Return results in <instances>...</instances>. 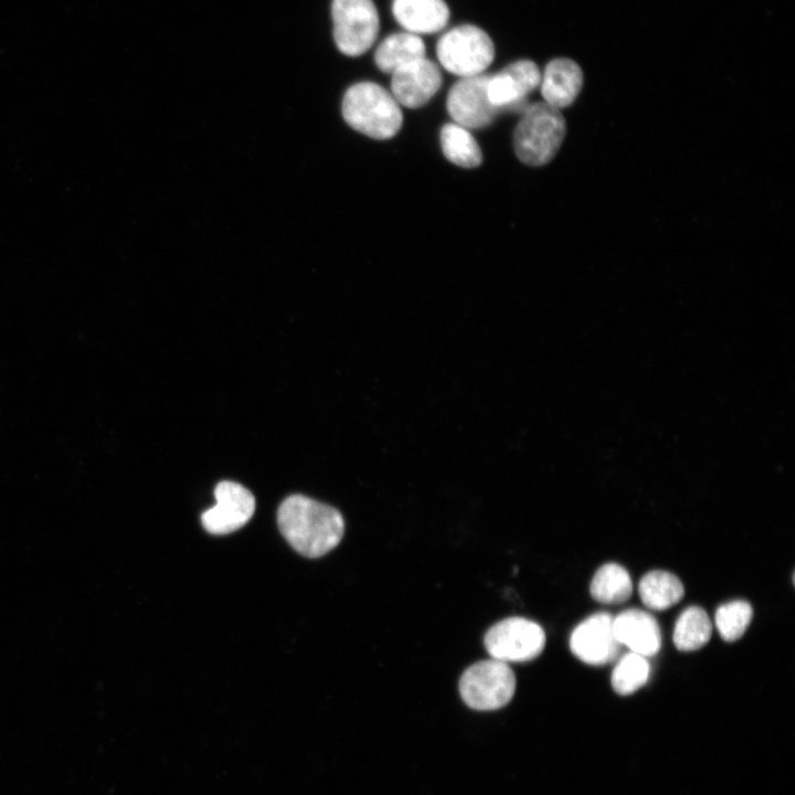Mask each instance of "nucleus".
I'll return each instance as SVG.
<instances>
[{
    "mask_svg": "<svg viewBox=\"0 0 795 795\" xmlns=\"http://www.w3.org/2000/svg\"><path fill=\"white\" fill-rule=\"evenodd\" d=\"M613 628L619 644L644 657L656 655L661 647L659 625L649 613L630 608L613 618Z\"/></svg>",
    "mask_w": 795,
    "mask_h": 795,
    "instance_id": "ddd939ff",
    "label": "nucleus"
},
{
    "mask_svg": "<svg viewBox=\"0 0 795 795\" xmlns=\"http://www.w3.org/2000/svg\"><path fill=\"white\" fill-rule=\"evenodd\" d=\"M215 505L202 516L204 529L215 536L227 534L245 526L255 511V498L244 486L223 480L214 489Z\"/></svg>",
    "mask_w": 795,
    "mask_h": 795,
    "instance_id": "1a4fd4ad",
    "label": "nucleus"
},
{
    "mask_svg": "<svg viewBox=\"0 0 795 795\" xmlns=\"http://www.w3.org/2000/svg\"><path fill=\"white\" fill-rule=\"evenodd\" d=\"M613 618L611 614L602 612L581 622L570 637L573 655L592 666H603L616 660L622 645L615 636Z\"/></svg>",
    "mask_w": 795,
    "mask_h": 795,
    "instance_id": "9b49d317",
    "label": "nucleus"
},
{
    "mask_svg": "<svg viewBox=\"0 0 795 795\" xmlns=\"http://www.w3.org/2000/svg\"><path fill=\"white\" fill-rule=\"evenodd\" d=\"M441 146L444 156L456 166L475 168L481 163L480 148L467 130L457 124H446L441 130Z\"/></svg>",
    "mask_w": 795,
    "mask_h": 795,
    "instance_id": "aec40b11",
    "label": "nucleus"
},
{
    "mask_svg": "<svg viewBox=\"0 0 795 795\" xmlns=\"http://www.w3.org/2000/svg\"><path fill=\"white\" fill-rule=\"evenodd\" d=\"M441 85L442 74L438 66L422 57L392 73L391 94L399 105L417 108L425 105Z\"/></svg>",
    "mask_w": 795,
    "mask_h": 795,
    "instance_id": "f8f14e48",
    "label": "nucleus"
},
{
    "mask_svg": "<svg viewBox=\"0 0 795 795\" xmlns=\"http://www.w3.org/2000/svg\"><path fill=\"white\" fill-rule=\"evenodd\" d=\"M436 54L445 70L460 77H468L481 74L490 65L495 46L484 30L464 24L439 38Z\"/></svg>",
    "mask_w": 795,
    "mask_h": 795,
    "instance_id": "20e7f679",
    "label": "nucleus"
},
{
    "mask_svg": "<svg viewBox=\"0 0 795 795\" xmlns=\"http://www.w3.org/2000/svg\"><path fill=\"white\" fill-rule=\"evenodd\" d=\"M649 672L647 657L630 651L616 662L611 676L612 687L618 695H632L647 682Z\"/></svg>",
    "mask_w": 795,
    "mask_h": 795,
    "instance_id": "412c9836",
    "label": "nucleus"
},
{
    "mask_svg": "<svg viewBox=\"0 0 795 795\" xmlns=\"http://www.w3.org/2000/svg\"><path fill=\"white\" fill-rule=\"evenodd\" d=\"M545 645L542 627L523 617H509L491 626L485 635L490 657L504 662H523L538 657Z\"/></svg>",
    "mask_w": 795,
    "mask_h": 795,
    "instance_id": "0eeeda50",
    "label": "nucleus"
},
{
    "mask_svg": "<svg viewBox=\"0 0 795 795\" xmlns=\"http://www.w3.org/2000/svg\"><path fill=\"white\" fill-rule=\"evenodd\" d=\"M540 84L544 102L561 109L570 106L577 97L583 85V74L572 60L555 59L547 64Z\"/></svg>",
    "mask_w": 795,
    "mask_h": 795,
    "instance_id": "4468645a",
    "label": "nucleus"
},
{
    "mask_svg": "<svg viewBox=\"0 0 795 795\" xmlns=\"http://www.w3.org/2000/svg\"><path fill=\"white\" fill-rule=\"evenodd\" d=\"M638 593L646 607L665 611L682 598L685 589L680 579L674 573L654 570L640 579Z\"/></svg>",
    "mask_w": 795,
    "mask_h": 795,
    "instance_id": "f3484780",
    "label": "nucleus"
},
{
    "mask_svg": "<svg viewBox=\"0 0 795 795\" xmlns=\"http://www.w3.org/2000/svg\"><path fill=\"white\" fill-rule=\"evenodd\" d=\"M392 12L395 20L414 34L438 32L449 19L444 0H393Z\"/></svg>",
    "mask_w": 795,
    "mask_h": 795,
    "instance_id": "2eb2a0df",
    "label": "nucleus"
},
{
    "mask_svg": "<svg viewBox=\"0 0 795 795\" xmlns=\"http://www.w3.org/2000/svg\"><path fill=\"white\" fill-rule=\"evenodd\" d=\"M280 533L298 553L318 558L342 539L344 521L333 507L303 495L287 497L277 510Z\"/></svg>",
    "mask_w": 795,
    "mask_h": 795,
    "instance_id": "f257e3e1",
    "label": "nucleus"
},
{
    "mask_svg": "<svg viewBox=\"0 0 795 795\" xmlns=\"http://www.w3.org/2000/svg\"><path fill=\"white\" fill-rule=\"evenodd\" d=\"M422 57H425V44L417 34L410 32L394 33L386 36L374 53L377 66L381 71L391 74Z\"/></svg>",
    "mask_w": 795,
    "mask_h": 795,
    "instance_id": "dca6fc26",
    "label": "nucleus"
},
{
    "mask_svg": "<svg viewBox=\"0 0 795 795\" xmlns=\"http://www.w3.org/2000/svg\"><path fill=\"white\" fill-rule=\"evenodd\" d=\"M344 120L357 131L374 139L396 135L403 121L400 105L382 86L360 82L348 88L342 100Z\"/></svg>",
    "mask_w": 795,
    "mask_h": 795,
    "instance_id": "f03ea898",
    "label": "nucleus"
},
{
    "mask_svg": "<svg viewBox=\"0 0 795 795\" xmlns=\"http://www.w3.org/2000/svg\"><path fill=\"white\" fill-rule=\"evenodd\" d=\"M489 75L478 74L460 77L449 89L447 110L457 125L465 128L488 126L499 110L489 102L487 84Z\"/></svg>",
    "mask_w": 795,
    "mask_h": 795,
    "instance_id": "9d476101",
    "label": "nucleus"
},
{
    "mask_svg": "<svg viewBox=\"0 0 795 795\" xmlns=\"http://www.w3.org/2000/svg\"><path fill=\"white\" fill-rule=\"evenodd\" d=\"M560 109L539 102L528 104L513 134L517 157L528 166H543L556 155L565 136Z\"/></svg>",
    "mask_w": 795,
    "mask_h": 795,
    "instance_id": "7ed1b4c3",
    "label": "nucleus"
},
{
    "mask_svg": "<svg viewBox=\"0 0 795 795\" xmlns=\"http://www.w3.org/2000/svg\"><path fill=\"white\" fill-rule=\"evenodd\" d=\"M633 592L629 573L617 563H606L594 574L591 585V596L604 604H621L626 602Z\"/></svg>",
    "mask_w": 795,
    "mask_h": 795,
    "instance_id": "a211bd4d",
    "label": "nucleus"
},
{
    "mask_svg": "<svg viewBox=\"0 0 795 795\" xmlns=\"http://www.w3.org/2000/svg\"><path fill=\"white\" fill-rule=\"evenodd\" d=\"M541 82V73L534 62L520 60L500 72L489 75L487 95L489 102L501 112L522 113L527 97Z\"/></svg>",
    "mask_w": 795,
    "mask_h": 795,
    "instance_id": "6e6552de",
    "label": "nucleus"
},
{
    "mask_svg": "<svg viewBox=\"0 0 795 795\" xmlns=\"http://www.w3.org/2000/svg\"><path fill=\"white\" fill-rule=\"evenodd\" d=\"M753 617L750 603L735 600L722 604L714 615L716 627L725 642H734L743 636Z\"/></svg>",
    "mask_w": 795,
    "mask_h": 795,
    "instance_id": "4be33fe9",
    "label": "nucleus"
},
{
    "mask_svg": "<svg viewBox=\"0 0 795 795\" xmlns=\"http://www.w3.org/2000/svg\"><path fill=\"white\" fill-rule=\"evenodd\" d=\"M516 689V677L507 662L490 658L468 667L460 677L459 692L471 709L490 711L506 706Z\"/></svg>",
    "mask_w": 795,
    "mask_h": 795,
    "instance_id": "39448f33",
    "label": "nucleus"
},
{
    "mask_svg": "<svg viewBox=\"0 0 795 795\" xmlns=\"http://www.w3.org/2000/svg\"><path fill=\"white\" fill-rule=\"evenodd\" d=\"M712 634V624L707 612L699 606H689L678 616L674 628V644L681 651H693L704 646Z\"/></svg>",
    "mask_w": 795,
    "mask_h": 795,
    "instance_id": "6ab92c4d",
    "label": "nucleus"
},
{
    "mask_svg": "<svg viewBox=\"0 0 795 795\" xmlns=\"http://www.w3.org/2000/svg\"><path fill=\"white\" fill-rule=\"evenodd\" d=\"M333 39L341 53L358 56L374 43L379 14L372 0H332Z\"/></svg>",
    "mask_w": 795,
    "mask_h": 795,
    "instance_id": "423d86ee",
    "label": "nucleus"
}]
</instances>
